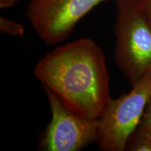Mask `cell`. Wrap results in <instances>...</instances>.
Here are the masks:
<instances>
[{
	"instance_id": "10",
	"label": "cell",
	"mask_w": 151,
	"mask_h": 151,
	"mask_svg": "<svg viewBox=\"0 0 151 151\" xmlns=\"http://www.w3.org/2000/svg\"><path fill=\"white\" fill-rule=\"evenodd\" d=\"M20 0H0V9H6L14 6Z\"/></svg>"
},
{
	"instance_id": "3",
	"label": "cell",
	"mask_w": 151,
	"mask_h": 151,
	"mask_svg": "<svg viewBox=\"0 0 151 151\" xmlns=\"http://www.w3.org/2000/svg\"><path fill=\"white\" fill-rule=\"evenodd\" d=\"M151 98V71L132 90L111 98L99 119L97 143L103 151H124L129 138L140 122Z\"/></svg>"
},
{
	"instance_id": "2",
	"label": "cell",
	"mask_w": 151,
	"mask_h": 151,
	"mask_svg": "<svg viewBox=\"0 0 151 151\" xmlns=\"http://www.w3.org/2000/svg\"><path fill=\"white\" fill-rule=\"evenodd\" d=\"M115 60L131 86L151 71V27L135 0H116Z\"/></svg>"
},
{
	"instance_id": "7",
	"label": "cell",
	"mask_w": 151,
	"mask_h": 151,
	"mask_svg": "<svg viewBox=\"0 0 151 151\" xmlns=\"http://www.w3.org/2000/svg\"><path fill=\"white\" fill-rule=\"evenodd\" d=\"M0 32L12 37H20L25 32L23 24L15 20L0 17Z\"/></svg>"
},
{
	"instance_id": "4",
	"label": "cell",
	"mask_w": 151,
	"mask_h": 151,
	"mask_svg": "<svg viewBox=\"0 0 151 151\" xmlns=\"http://www.w3.org/2000/svg\"><path fill=\"white\" fill-rule=\"evenodd\" d=\"M108 0H31L26 16L43 42L59 44L71 35L78 22Z\"/></svg>"
},
{
	"instance_id": "5",
	"label": "cell",
	"mask_w": 151,
	"mask_h": 151,
	"mask_svg": "<svg viewBox=\"0 0 151 151\" xmlns=\"http://www.w3.org/2000/svg\"><path fill=\"white\" fill-rule=\"evenodd\" d=\"M51 120L43 132L40 148L46 151H78L95 142L99 120H90L70 110L51 90L43 88Z\"/></svg>"
},
{
	"instance_id": "8",
	"label": "cell",
	"mask_w": 151,
	"mask_h": 151,
	"mask_svg": "<svg viewBox=\"0 0 151 151\" xmlns=\"http://www.w3.org/2000/svg\"><path fill=\"white\" fill-rule=\"evenodd\" d=\"M138 127L147 132L151 137V98L146 106Z\"/></svg>"
},
{
	"instance_id": "9",
	"label": "cell",
	"mask_w": 151,
	"mask_h": 151,
	"mask_svg": "<svg viewBox=\"0 0 151 151\" xmlns=\"http://www.w3.org/2000/svg\"><path fill=\"white\" fill-rule=\"evenodd\" d=\"M135 1L151 27V0H135Z\"/></svg>"
},
{
	"instance_id": "1",
	"label": "cell",
	"mask_w": 151,
	"mask_h": 151,
	"mask_svg": "<svg viewBox=\"0 0 151 151\" xmlns=\"http://www.w3.org/2000/svg\"><path fill=\"white\" fill-rule=\"evenodd\" d=\"M34 73L43 88L85 118L99 120L112 98L104 53L90 38L56 47L37 62Z\"/></svg>"
},
{
	"instance_id": "6",
	"label": "cell",
	"mask_w": 151,
	"mask_h": 151,
	"mask_svg": "<svg viewBox=\"0 0 151 151\" xmlns=\"http://www.w3.org/2000/svg\"><path fill=\"white\" fill-rule=\"evenodd\" d=\"M125 150L151 151V137L137 127L128 139Z\"/></svg>"
}]
</instances>
